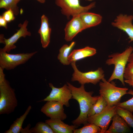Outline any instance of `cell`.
<instances>
[{
  "mask_svg": "<svg viewBox=\"0 0 133 133\" xmlns=\"http://www.w3.org/2000/svg\"><path fill=\"white\" fill-rule=\"evenodd\" d=\"M79 16L86 29L98 25L102 19L100 15L88 12L82 13Z\"/></svg>",
  "mask_w": 133,
  "mask_h": 133,
  "instance_id": "18",
  "label": "cell"
},
{
  "mask_svg": "<svg viewBox=\"0 0 133 133\" xmlns=\"http://www.w3.org/2000/svg\"><path fill=\"white\" fill-rule=\"evenodd\" d=\"M14 12L11 9L7 10L2 14V16L7 22H10L15 19Z\"/></svg>",
  "mask_w": 133,
  "mask_h": 133,
  "instance_id": "28",
  "label": "cell"
},
{
  "mask_svg": "<svg viewBox=\"0 0 133 133\" xmlns=\"http://www.w3.org/2000/svg\"><path fill=\"white\" fill-rule=\"evenodd\" d=\"M127 94L132 95L133 97L131 99L122 102H120L116 106L128 110L132 113L133 112V90H130Z\"/></svg>",
  "mask_w": 133,
  "mask_h": 133,
  "instance_id": "26",
  "label": "cell"
},
{
  "mask_svg": "<svg viewBox=\"0 0 133 133\" xmlns=\"http://www.w3.org/2000/svg\"><path fill=\"white\" fill-rule=\"evenodd\" d=\"M41 25L38 32L40 36L42 46L45 48L50 43L51 29L49 27L48 18L45 15L41 16Z\"/></svg>",
  "mask_w": 133,
  "mask_h": 133,
  "instance_id": "15",
  "label": "cell"
},
{
  "mask_svg": "<svg viewBox=\"0 0 133 133\" xmlns=\"http://www.w3.org/2000/svg\"><path fill=\"white\" fill-rule=\"evenodd\" d=\"M37 53L35 51L27 53L13 54L0 50V66L4 69H13L17 66L25 63Z\"/></svg>",
  "mask_w": 133,
  "mask_h": 133,
  "instance_id": "7",
  "label": "cell"
},
{
  "mask_svg": "<svg viewBox=\"0 0 133 133\" xmlns=\"http://www.w3.org/2000/svg\"><path fill=\"white\" fill-rule=\"evenodd\" d=\"M133 51V47L130 46L121 53H116L109 55V59L106 61L108 65H113L114 69L108 81L110 82L114 80H119L123 86L125 85L124 74L128 60L130 54Z\"/></svg>",
  "mask_w": 133,
  "mask_h": 133,
  "instance_id": "2",
  "label": "cell"
},
{
  "mask_svg": "<svg viewBox=\"0 0 133 133\" xmlns=\"http://www.w3.org/2000/svg\"><path fill=\"white\" fill-rule=\"evenodd\" d=\"M28 23V21L26 20L23 24L20 23L18 26L20 28L16 33L8 39L4 38L5 46L3 48H1L0 50L9 53L11 50L16 47L15 44L20 37L25 38L27 36H31V33L28 31L27 28Z\"/></svg>",
  "mask_w": 133,
  "mask_h": 133,
  "instance_id": "11",
  "label": "cell"
},
{
  "mask_svg": "<svg viewBox=\"0 0 133 133\" xmlns=\"http://www.w3.org/2000/svg\"><path fill=\"white\" fill-rule=\"evenodd\" d=\"M132 0V1H133V0Z\"/></svg>",
  "mask_w": 133,
  "mask_h": 133,
  "instance_id": "34",
  "label": "cell"
},
{
  "mask_svg": "<svg viewBox=\"0 0 133 133\" xmlns=\"http://www.w3.org/2000/svg\"><path fill=\"white\" fill-rule=\"evenodd\" d=\"M17 3L16 0H0V8L6 10L11 9L15 15L17 16L19 13Z\"/></svg>",
  "mask_w": 133,
  "mask_h": 133,
  "instance_id": "25",
  "label": "cell"
},
{
  "mask_svg": "<svg viewBox=\"0 0 133 133\" xmlns=\"http://www.w3.org/2000/svg\"><path fill=\"white\" fill-rule=\"evenodd\" d=\"M125 79L124 80L125 82L133 87V74L129 76Z\"/></svg>",
  "mask_w": 133,
  "mask_h": 133,
  "instance_id": "29",
  "label": "cell"
},
{
  "mask_svg": "<svg viewBox=\"0 0 133 133\" xmlns=\"http://www.w3.org/2000/svg\"><path fill=\"white\" fill-rule=\"evenodd\" d=\"M116 113L124 119L130 127L133 129V116L132 113L116 106Z\"/></svg>",
  "mask_w": 133,
  "mask_h": 133,
  "instance_id": "24",
  "label": "cell"
},
{
  "mask_svg": "<svg viewBox=\"0 0 133 133\" xmlns=\"http://www.w3.org/2000/svg\"><path fill=\"white\" fill-rule=\"evenodd\" d=\"M45 122L50 125L55 133H73L74 130L78 127L74 125H69L59 119L50 118L46 120Z\"/></svg>",
  "mask_w": 133,
  "mask_h": 133,
  "instance_id": "16",
  "label": "cell"
},
{
  "mask_svg": "<svg viewBox=\"0 0 133 133\" xmlns=\"http://www.w3.org/2000/svg\"><path fill=\"white\" fill-rule=\"evenodd\" d=\"M101 129L95 124L91 123H87L84 125L82 127L75 129L73 133H100Z\"/></svg>",
  "mask_w": 133,
  "mask_h": 133,
  "instance_id": "23",
  "label": "cell"
},
{
  "mask_svg": "<svg viewBox=\"0 0 133 133\" xmlns=\"http://www.w3.org/2000/svg\"><path fill=\"white\" fill-rule=\"evenodd\" d=\"M40 3H44L46 1V0H36Z\"/></svg>",
  "mask_w": 133,
  "mask_h": 133,
  "instance_id": "32",
  "label": "cell"
},
{
  "mask_svg": "<svg viewBox=\"0 0 133 133\" xmlns=\"http://www.w3.org/2000/svg\"><path fill=\"white\" fill-rule=\"evenodd\" d=\"M4 38V35L3 34H0V43L5 44Z\"/></svg>",
  "mask_w": 133,
  "mask_h": 133,
  "instance_id": "31",
  "label": "cell"
},
{
  "mask_svg": "<svg viewBox=\"0 0 133 133\" xmlns=\"http://www.w3.org/2000/svg\"><path fill=\"white\" fill-rule=\"evenodd\" d=\"M85 29L79 15L72 17L64 29L65 40L67 42L71 41L78 33Z\"/></svg>",
  "mask_w": 133,
  "mask_h": 133,
  "instance_id": "13",
  "label": "cell"
},
{
  "mask_svg": "<svg viewBox=\"0 0 133 133\" xmlns=\"http://www.w3.org/2000/svg\"><path fill=\"white\" fill-rule=\"evenodd\" d=\"M75 44V42L73 41L69 45L65 44L60 49L57 58L60 62L64 65H69L71 64L68 58L70 52Z\"/></svg>",
  "mask_w": 133,
  "mask_h": 133,
  "instance_id": "20",
  "label": "cell"
},
{
  "mask_svg": "<svg viewBox=\"0 0 133 133\" xmlns=\"http://www.w3.org/2000/svg\"><path fill=\"white\" fill-rule=\"evenodd\" d=\"M49 85L51 89V92L49 96L41 101H57L66 107H69V100L72 98V96L71 91L67 84L59 88L54 87L51 83H50Z\"/></svg>",
  "mask_w": 133,
  "mask_h": 133,
  "instance_id": "9",
  "label": "cell"
},
{
  "mask_svg": "<svg viewBox=\"0 0 133 133\" xmlns=\"http://www.w3.org/2000/svg\"><path fill=\"white\" fill-rule=\"evenodd\" d=\"M116 106L107 105L101 112L88 117L87 121L100 128V133H105L113 117L116 113Z\"/></svg>",
  "mask_w": 133,
  "mask_h": 133,
  "instance_id": "8",
  "label": "cell"
},
{
  "mask_svg": "<svg viewBox=\"0 0 133 133\" xmlns=\"http://www.w3.org/2000/svg\"><path fill=\"white\" fill-rule=\"evenodd\" d=\"M75 63H71L74 70L71 81H78L81 85L89 83L96 85L104 78V71L101 68L99 67L95 71L82 72L78 69Z\"/></svg>",
  "mask_w": 133,
  "mask_h": 133,
  "instance_id": "6",
  "label": "cell"
},
{
  "mask_svg": "<svg viewBox=\"0 0 133 133\" xmlns=\"http://www.w3.org/2000/svg\"><path fill=\"white\" fill-rule=\"evenodd\" d=\"M112 123L105 133H125L131 132L129 126L116 113L113 117Z\"/></svg>",
  "mask_w": 133,
  "mask_h": 133,
  "instance_id": "14",
  "label": "cell"
},
{
  "mask_svg": "<svg viewBox=\"0 0 133 133\" xmlns=\"http://www.w3.org/2000/svg\"><path fill=\"white\" fill-rule=\"evenodd\" d=\"M99 83V93L106 101L108 105L116 106L122 97L127 94L128 89L116 86L114 82L110 83L104 78Z\"/></svg>",
  "mask_w": 133,
  "mask_h": 133,
  "instance_id": "4",
  "label": "cell"
},
{
  "mask_svg": "<svg viewBox=\"0 0 133 133\" xmlns=\"http://www.w3.org/2000/svg\"><path fill=\"white\" fill-rule=\"evenodd\" d=\"M127 63L124 74V77L125 79L129 76L133 74V52L129 56Z\"/></svg>",
  "mask_w": 133,
  "mask_h": 133,
  "instance_id": "27",
  "label": "cell"
},
{
  "mask_svg": "<svg viewBox=\"0 0 133 133\" xmlns=\"http://www.w3.org/2000/svg\"><path fill=\"white\" fill-rule=\"evenodd\" d=\"M107 105L105 100L100 95L99 98L92 106L88 114V117L101 112Z\"/></svg>",
  "mask_w": 133,
  "mask_h": 133,
  "instance_id": "21",
  "label": "cell"
},
{
  "mask_svg": "<svg viewBox=\"0 0 133 133\" xmlns=\"http://www.w3.org/2000/svg\"><path fill=\"white\" fill-rule=\"evenodd\" d=\"M16 0L17 3H18L21 0Z\"/></svg>",
  "mask_w": 133,
  "mask_h": 133,
  "instance_id": "33",
  "label": "cell"
},
{
  "mask_svg": "<svg viewBox=\"0 0 133 133\" xmlns=\"http://www.w3.org/2000/svg\"><path fill=\"white\" fill-rule=\"evenodd\" d=\"M64 105L57 101H49L41 108L40 111L50 118L63 120L67 118L64 112Z\"/></svg>",
  "mask_w": 133,
  "mask_h": 133,
  "instance_id": "10",
  "label": "cell"
},
{
  "mask_svg": "<svg viewBox=\"0 0 133 133\" xmlns=\"http://www.w3.org/2000/svg\"><path fill=\"white\" fill-rule=\"evenodd\" d=\"M55 4L61 8L62 14L69 19L70 17L79 15L88 12L95 6L96 2H94L85 6L80 4V0H54Z\"/></svg>",
  "mask_w": 133,
  "mask_h": 133,
  "instance_id": "5",
  "label": "cell"
},
{
  "mask_svg": "<svg viewBox=\"0 0 133 133\" xmlns=\"http://www.w3.org/2000/svg\"><path fill=\"white\" fill-rule=\"evenodd\" d=\"M55 133L50 125L46 122H37L34 127L30 129L29 133Z\"/></svg>",
  "mask_w": 133,
  "mask_h": 133,
  "instance_id": "22",
  "label": "cell"
},
{
  "mask_svg": "<svg viewBox=\"0 0 133 133\" xmlns=\"http://www.w3.org/2000/svg\"><path fill=\"white\" fill-rule=\"evenodd\" d=\"M17 105L15 90L5 78L0 80V114L13 112Z\"/></svg>",
  "mask_w": 133,
  "mask_h": 133,
  "instance_id": "3",
  "label": "cell"
},
{
  "mask_svg": "<svg viewBox=\"0 0 133 133\" xmlns=\"http://www.w3.org/2000/svg\"><path fill=\"white\" fill-rule=\"evenodd\" d=\"M7 22L3 18L2 15L0 16V27H3L6 29L7 28Z\"/></svg>",
  "mask_w": 133,
  "mask_h": 133,
  "instance_id": "30",
  "label": "cell"
},
{
  "mask_svg": "<svg viewBox=\"0 0 133 133\" xmlns=\"http://www.w3.org/2000/svg\"><path fill=\"white\" fill-rule=\"evenodd\" d=\"M96 53L95 49L86 46L82 49L73 50L69 54L68 59L71 63L76 62L85 58L92 56Z\"/></svg>",
  "mask_w": 133,
  "mask_h": 133,
  "instance_id": "17",
  "label": "cell"
},
{
  "mask_svg": "<svg viewBox=\"0 0 133 133\" xmlns=\"http://www.w3.org/2000/svg\"><path fill=\"white\" fill-rule=\"evenodd\" d=\"M68 87L70 89L72 96V98L76 100L79 103L80 113L78 117L73 120V125L79 126L82 124L87 123L88 114L93 105L99 98L100 96H92V91H86L84 84H82L80 87L77 88L67 82Z\"/></svg>",
  "mask_w": 133,
  "mask_h": 133,
  "instance_id": "1",
  "label": "cell"
},
{
  "mask_svg": "<svg viewBox=\"0 0 133 133\" xmlns=\"http://www.w3.org/2000/svg\"><path fill=\"white\" fill-rule=\"evenodd\" d=\"M32 108L31 106H28L24 113L14 121L9 130L5 131V133H19L22 129V125L25 119Z\"/></svg>",
  "mask_w": 133,
  "mask_h": 133,
  "instance_id": "19",
  "label": "cell"
},
{
  "mask_svg": "<svg viewBox=\"0 0 133 133\" xmlns=\"http://www.w3.org/2000/svg\"><path fill=\"white\" fill-rule=\"evenodd\" d=\"M133 16L120 14L112 23V25L126 33L130 39L129 43L133 41Z\"/></svg>",
  "mask_w": 133,
  "mask_h": 133,
  "instance_id": "12",
  "label": "cell"
}]
</instances>
